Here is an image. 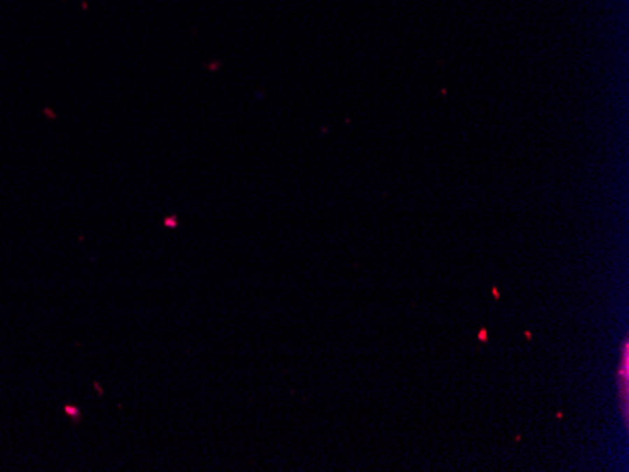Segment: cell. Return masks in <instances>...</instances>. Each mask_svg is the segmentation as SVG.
Returning a JSON list of instances; mask_svg holds the SVG:
<instances>
[{
	"instance_id": "obj_1",
	"label": "cell",
	"mask_w": 629,
	"mask_h": 472,
	"mask_svg": "<svg viewBox=\"0 0 629 472\" xmlns=\"http://www.w3.org/2000/svg\"><path fill=\"white\" fill-rule=\"evenodd\" d=\"M620 382H622L623 416L628 418V343H623L622 350V374H620Z\"/></svg>"
},
{
	"instance_id": "obj_2",
	"label": "cell",
	"mask_w": 629,
	"mask_h": 472,
	"mask_svg": "<svg viewBox=\"0 0 629 472\" xmlns=\"http://www.w3.org/2000/svg\"><path fill=\"white\" fill-rule=\"evenodd\" d=\"M479 339H481V341H486V332L479 333Z\"/></svg>"
}]
</instances>
